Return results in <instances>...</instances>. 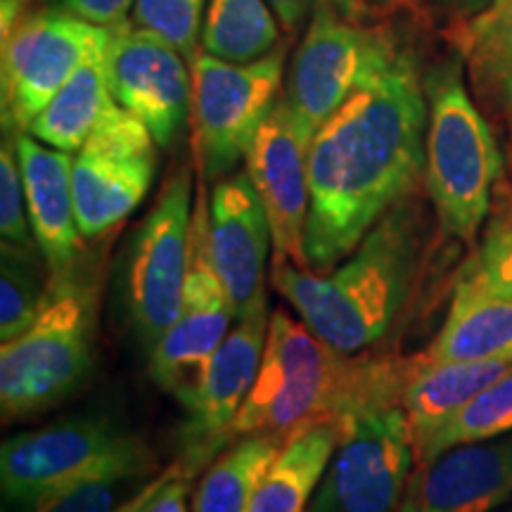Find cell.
Returning <instances> with one entry per match:
<instances>
[{"instance_id":"6da1fadb","label":"cell","mask_w":512,"mask_h":512,"mask_svg":"<svg viewBox=\"0 0 512 512\" xmlns=\"http://www.w3.org/2000/svg\"><path fill=\"white\" fill-rule=\"evenodd\" d=\"M425 69L411 31L377 72L318 128L309 150L304 264L325 273L370 228L413 197L425 176Z\"/></svg>"},{"instance_id":"7a4b0ae2","label":"cell","mask_w":512,"mask_h":512,"mask_svg":"<svg viewBox=\"0 0 512 512\" xmlns=\"http://www.w3.org/2000/svg\"><path fill=\"white\" fill-rule=\"evenodd\" d=\"M422 230L413 197L389 209L347 259L316 273L275 256L271 283L316 335L356 356L392 330L411 297Z\"/></svg>"},{"instance_id":"3957f363","label":"cell","mask_w":512,"mask_h":512,"mask_svg":"<svg viewBox=\"0 0 512 512\" xmlns=\"http://www.w3.org/2000/svg\"><path fill=\"white\" fill-rule=\"evenodd\" d=\"M415 363L418 358L342 354L304 320L275 309L268 318L259 373L230 427V439L245 434L290 437L311 422L349 418L373 401L403 399Z\"/></svg>"},{"instance_id":"277c9868","label":"cell","mask_w":512,"mask_h":512,"mask_svg":"<svg viewBox=\"0 0 512 512\" xmlns=\"http://www.w3.org/2000/svg\"><path fill=\"white\" fill-rule=\"evenodd\" d=\"M425 188L441 233L472 242L491 207L503 155L489 121L465 86V64L451 55L425 72Z\"/></svg>"},{"instance_id":"5b68a950","label":"cell","mask_w":512,"mask_h":512,"mask_svg":"<svg viewBox=\"0 0 512 512\" xmlns=\"http://www.w3.org/2000/svg\"><path fill=\"white\" fill-rule=\"evenodd\" d=\"M95 290L79 275H50L46 302L0 349L3 420L27 418L74 394L93 363Z\"/></svg>"},{"instance_id":"8992f818","label":"cell","mask_w":512,"mask_h":512,"mask_svg":"<svg viewBox=\"0 0 512 512\" xmlns=\"http://www.w3.org/2000/svg\"><path fill=\"white\" fill-rule=\"evenodd\" d=\"M157 460L143 439L105 418H76L19 432L0 448L5 508H27L102 477H152Z\"/></svg>"},{"instance_id":"52a82bcc","label":"cell","mask_w":512,"mask_h":512,"mask_svg":"<svg viewBox=\"0 0 512 512\" xmlns=\"http://www.w3.org/2000/svg\"><path fill=\"white\" fill-rule=\"evenodd\" d=\"M287 41L261 60L235 64L202 53L192 60V121L207 183L238 171L285 86Z\"/></svg>"},{"instance_id":"ba28073f","label":"cell","mask_w":512,"mask_h":512,"mask_svg":"<svg viewBox=\"0 0 512 512\" xmlns=\"http://www.w3.org/2000/svg\"><path fill=\"white\" fill-rule=\"evenodd\" d=\"M403 27L320 5L285 72L283 98L316 136L320 126L368 81L399 46Z\"/></svg>"},{"instance_id":"9c48e42d","label":"cell","mask_w":512,"mask_h":512,"mask_svg":"<svg viewBox=\"0 0 512 512\" xmlns=\"http://www.w3.org/2000/svg\"><path fill=\"white\" fill-rule=\"evenodd\" d=\"M415 463L403 399H382L344 418L309 512H394L406 496Z\"/></svg>"},{"instance_id":"30bf717a","label":"cell","mask_w":512,"mask_h":512,"mask_svg":"<svg viewBox=\"0 0 512 512\" xmlns=\"http://www.w3.org/2000/svg\"><path fill=\"white\" fill-rule=\"evenodd\" d=\"M112 29L98 27L60 5L27 10L3 34V128L29 131L53 95L76 69L110 43Z\"/></svg>"},{"instance_id":"8fae6325","label":"cell","mask_w":512,"mask_h":512,"mask_svg":"<svg viewBox=\"0 0 512 512\" xmlns=\"http://www.w3.org/2000/svg\"><path fill=\"white\" fill-rule=\"evenodd\" d=\"M157 140L136 114L112 98L74 155L72 190L83 240H95L138 209L155 183Z\"/></svg>"},{"instance_id":"7c38bea8","label":"cell","mask_w":512,"mask_h":512,"mask_svg":"<svg viewBox=\"0 0 512 512\" xmlns=\"http://www.w3.org/2000/svg\"><path fill=\"white\" fill-rule=\"evenodd\" d=\"M192 216V174L181 166L166 178L157 202L140 223L128 259V306L147 347H155L181 311Z\"/></svg>"},{"instance_id":"4fadbf2b","label":"cell","mask_w":512,"mask_h":512,"mask_svg":"<svg viewBox=\"0 0 512 512\" xmlns=\"http://www.w3.org/2000/svg\"><path fill=\"white\" fill-rule=\"evenodd\" d=\"M235 311L216 268L207 238V195L195 202L190 235V266L183 287V304L169 330L152 347L150 370L164 392L178 401L190 399L204 366L233 328Z\"/></svg>"},{"instance_id":"5bb4252c","label":"cell","mask_w":512,"mask_h":512,"mask_svg":"<svg viewBox=\"0 0 512 512\" xmlns=\"http://www.w3.org/2000/svg\"><path fill=\"white\" fill-rule=\"evenodd\" d=\"M110 29L105 69L112 98L150 128L159 150H169L192 114V64L174 43L133 19Z\"/></svg>"},{"instance_id":"9a60e30c","label":"cell","mask_w":512,"mask_h":512,"mask_svg":"<svg viewBox=\"0 0 512 512\" xmlns=\"http://www.w3.org/2000/svg\"><path fill=\"white\" fill-rule=\"evenodd\" d=\"M311 140L313 133L280 95L245 159V174L271 223L275 256H283L299 268H306L304 233L311 204Z\"/></svg>"},{"instance_id":"2e32d148","label":"cell","mask_w":512,"mask_h":512,"mask_svg":"<svg viewBox=\"0 0 512 512\" xmlns=\"http://www.w3.org/2000/svg\"><path fill=\"white\" fill-rule=\"evenodd\" d=\"M268 318V311L240 318L221 347L211 354L190 399L183 403L188 422L183 432L185 453L181 465L192 477L219 456L223 444L230 441V427L259 373Z\"/></svg>"},{"instance_id":"e0dca14e","label":"cell","mask_w":512,"mask_h":512,"mask_svg":"<svg viewBox=\"0 0 512 512\" xmlns=\"http://www.w3.org/2000/svg\"><path fill=\"white\" fill-rule=\"evenodd\" d=\"M207 238L211 264L226 287L235 320L268 311L266 264L273 233L245 171H235L211 185Z\"/></svg>"},{"instance_id":"ac0fdd59","label":"cell","mask_w":512,"mask_h":512,"mask_svg":"<svg viewBox=\"0 0 512 512\" xmlns=\"http://www.w3.org/2000/svg\"><path fill=\"white\" fill-rule=\"evenodd\" d=\"M12 143L22 171L38 252L50 275L74 273L83 254V235L76 223L72 190L74 155L41 143L27 131L15 133Z\"/></svg>"},{"instance_id":"d6986e66","label":"cell","mask_w":512,"mask_h":512,"mask_svg":"<svg viewBox=\"0 0 512 512\" xmlns=\"http://www.w3.org/2000/svg\"><path fill=\"white\" fill-rule=\"evenodd\" d=\"M413 479L422 512H494L512 496V432L446 448Z\"/></svg>"},{"instance_id":"ffe728a7","label":"cell","mask_w":512,"mask_h":512,"mask_svg":"<svg viewBox=\"0 0 512 512\" xmlns=\"http://www.w3.org/2000/svg\"><path fill=\"white\" fill-rule=\"evenodd\" d=\"M342 432L344 420L311 422L292 432L266 470L247 512H309Z\"/></svg>"},{"instance_id":"44dd1931","label":"cell","mask_w":512,"mask_h":512,"mask_svg":"<svg viewBox=\"0 0 512 512\" xmlns=\"http://www.w3.org/2000/svg\"><path fill=\"white\" fill-rule=\"evenodd\" d=\"M512 361H427L415 363L411 380L403 389V411L408 415L413 444L437 430L441 422L456 415L491 382L508 373Z\"/></svg>"},{"instance_id":"7402d4cb","label":"cell","mask_w":512,"mask_h":512,"mask_svg":"<svg viewBox=\"0 0 512 512\" xmlns=\"http://www.w3.org/2000/svg\"><path fill=\"white\" fill-rule=\"evenodd\" d=\"M427 361H512V299L456 290Z\"/></svg>"},{"instance_id":"603a6c76","label":"cell","mask_w":512,"mask_h":512,"mask_svg":"<svg viewBox=\"0 0 512 512\" xmlns=\"http://www.w3.org/2000/svg\"><path fill=\"white\" fill-rule=\"evenodd\" d=\"M458 55L479 100L512 119V0H491L463 24Z\"/></svg>"},{"instance_id":"cb8c5ba5","label":"cell","mask_w":512,"mask_h":512,"mask_svg":"<svg viewBox=\"0 0 512 512\" xmlns=\"http://www.w3.org/2000/svg\"><path fill=\"white\" fill-rule=\"evenodd\" d=\"M105 50L93 53L69 76L67 83L53 95V100L31 121L27 133L55 150L72 152V155L81 150L112 102L110 86H107Z\"/></svg>"},{"instance_id":"d4e9b609","label":"cell","mask_w":512,"mask_h":512,"mask_svg":"<svg viewBox=\"0 0 512 512\" xmlns=\"http://www.w3.org/2000/svg\"><path fill=\"white\" fill-rule=\"evenodd\" d=\"M285 439L280 434H245L230 441L202 475L192 512H247Z\"/></svg>"},{"instance_id":"484cf974","label":"cell","mask_w":512,"mask_h":512,"mask_svg":"<svg viewBox=\"0 0 512 512\" xmlns=\"http://www.w3.org/2000/svg\"><path fill=\"white\" fill-rule=\"evenodd\" d=\"M280 43V22L268 0H209L202 53L247 64L273 53Z\"/></svg>"},{"instance_id":"4316f807","label":"cell","mask_w":512,"mask_h":512,"mask_svg":"<svg viewBox=\"0 0 512 512\" xmlns=\"http://www.w3.org/2000/svg\"><path fill=\"white\" fill-rule=\"evenodd\" d=\"M512 432V368L479 392L437 430L415 441V463L425 465L446 448Z\"/></svg>"},{"instance_id":"83f0119b","label":"cell","mask_w":512,"mask_h":512,"mask_svg":"<svg viewBox=\"0 0 512 512\" xmlns=\"http://www.w3.org/2000/svg\"><path fill=\"white\" fill-rule=\"evenodd\" d=\"M48 285L41 283L31 264V249L3 245L0 264V339L10 342L34 323Z\"/></svg>"},{"instance_id":"f1b7e54d","label":"cell","mask_w":512,"mask_h":512,"mask_svg":"<svg viewBox=\"0 0 512 512\" xmlns=\"http://www.w3.org/2000/svg\"><path fill=\"white\" fill-rule=\"evenodd\" d=\"M209 0H136L133 24L164 36L192 64L200 55L202 24Z\"/></svg>"},{"instance_id":"f546056e","label":"cell","mask_w":512,"mask_h":512,"mask_svg":"<svg viewBox=\"0 0 512 512\" xmlns=\"http://www.w3.org/2000/svg\"><path fill=\"white\" fill-rule=\"evenodd\" d=\"M456 290L512 299V223L496 226L465 261Z\"/></svg>"},{"instance_id":"4dcf8cb0","label":"cell","mask_w":512,"mask_h":512,"mask_svg":"<svg viewBox=\"0 0 512 512\" xmlns=\"http://www.w3.org/2000/svg\"><path fill=\"white\" fill-rule=\"evenodd\" d=\"M0 235L3 245L10 247L34 249L36 245L12 136L3 138V150H0Z\"/></svg>"},{"instance_id":"1f68e13d","label":"cell","mask_w":512,"mask_h":512,"mask_svg":"<svg viewBox=\"0 0 512 512\" xmlns=\"http://www.w3.org/2000/svg\"><path fill=\"white\" fill-rule=\"evenodd\" d=\"M268 5H271L280 27L290 38L306 29L313 10L320 8V5H330V8L354 17H373L363 0H268Z\"/></svg>"},{"instance_id":"d6a6232c","label":"cell","mask_w":512,"mask_h":512,"mask_svg":"<svg viewBox=\"0 0 512 512\" xmlns=\"http://www.w3.org/2000/svg\"><path fill=\"white\" fill-rule=\"evenodd\" d=\"M55 5L98 27H114L136 8V0H55Z\"/></svg>"},{"instance_id":"836d02e7","label":"cell","mask_w":512,"mask_h":512,"mask_svg":"<svg viewBox=\"0 0 512 512\" xmlns=\"http://www.w3.org/2000/svg\"><path fill=\"white\" fill-rule=\"evenodd\" d=\"M190 479L192 475L181 465V470H178L176 475L164 484V489L152 498V503L147 505L145 512H190L188 510Z\"/></svg>"},{"instance_id":"e575fe53","label":"cell","mask_w":512,"mask_h":512,"mask_svg":"<svg viewBox=\"0 0 512 512\" xmlns=\"http://www.w3.org/2000/svg\"><path fill=\"white\" fill-rule=\"evenodd\" d=\"M430 3L439 12H444V15L467 22V19L475 17L477 12H482L491 0H430Z\"/></svg>"},{"instance_id":"d590c367","label":"cell","mask_w":512,"mask_h":512,"mask_svg":"<svg viewBox=\"0 0 512 512\" xmlns=\"http://www.w3.org/2000/svg\"><path fill=\"white\" fill-rule=\"evenodd\" d=\"M29 3L31 0H3V3H0V12H3V15H0V19H3L0 27H3V34L29 10Z\"/></svg>"},{"instance_id":"8d00e7d4","label":"cell","mask_w":512,"mask_h":512,"mask_svg":"<svg viewBox=\"0 0 512 512\" xmlns=\"http://www.w3.org/2000/svg\"><path fill=\"white\" fill-rule=\"evenodd\" d=\"M368 12L373 17H389L394 12H399L406 5H411V0H363Z\"/></svg>"},{"instance_id":"74e56055","label":"cell","mask_w":512,"mask_h":512,"mask_svg":"<svg viewBox=\"0 0 512 512\" xmlns=\"http://www.w3.org/2000/svg\"><path fill=\"white\" fill-rule=\"evenodd\" d=\"M394 512H422L420 498H418V486H415L413 477H411V484H408L406 496H403V501L399 503V508H396Z\"/></svg>"},{"instance_id":"f35d334b","label":"cell","mask_w":512,"mask_h":512,"mask_svg":"<svg viewBox=\"0 0 512 512\" xmlns=\"http://www.w3.org/2000/svg\"><path fill=\"white\" fill-rule=\"evenodd\" d=\"M510 157H512V138H510Z\"/></svg>"},{"instance_id":"ab89813d","label":"cell","mask_w":512,"mask_h":512,"mask_svg":"<svg viewBox=\"0 0 512 512\" xmlns=\"http://www.w3.org/2000/svg\"><path fill=\"white\" fill-rule=\"evenodd\" d=\"M3 512H8V510H3Z\"/></svg>"},{"instance_id":"60d3db41","label":"cell","mask_w":512,"mask_h":512,"mask_svg":"<svg viewBox=\"0 0 512 512\" xmlns=\"http://www.w3.org/2000/svg\"><path fill=\"white\" fill-rule=\"evenodd\" d=\"M145 510H147V508H145Z\"/></svg>"}]
</instances>
